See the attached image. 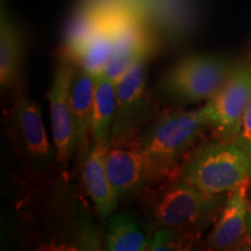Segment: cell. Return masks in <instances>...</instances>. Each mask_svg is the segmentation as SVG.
Here are the masks:
<instances>
[{"instance_id":"cell-1","label":"cell","mask_w":251,"mask_h":251,"mask_svg":"<svg viewBox=\"0 0 251 251\" xmlns=\"http://www.w3.org/2000/svg\"><path fill=\"white\" fill-rule=\"evenodd\" d=\"M227 198L202 192L180 179L153 191L146 206L153 226L190 235L199 233L220 214Z\"/></svg>"},{"instance_id":"cell-2","label":"cell","mask_w":251,"mask_h":251,"mask_svg":"<svg viewBox=\"0 0 251 251\" xmlns=\"http://www.w3.org/2000/svg\"><path fill=\"white\" fill-rule=\"evenodd\" d=\"M209 127L202 109L169 112L156 118L137 137L152 178L170 172Z\"/></svg>"},{"instance_id":"cell-3","label":"cell","mask_w":251,"mask_h":251,"mask_svg":"<svg viewBox=\"0 0 251 251\" xmlns=\"http://www.w3.org/2000/svg\"><path fill=\"white\" fill-rule=\"evenodd\" d=\"M251 178V155L234 142H211L185 162L181 179L202 192L226 194Z\"/></svg>"},{"instance_id":"cell-4","label":"cell","mask_w":251,"mask_h":251,"mask_svg":"<svg viewBox=\"0 0 251 251\" xmlns=\"http://www.w3.org/2000/svg\"><path fill=\"white\" fill-rule=\"evenodd\" d=\"M237 67L212 55H191L180 59L163 76L158 90L177 105L208 101L227 83Z\"/></svg>"},{"instance_id":"cell-5","label":"cell","mask_w":251,"mask_h":251,"mask_svg":"<svg viewBox=\"0 0 251 251\" xmlns=\"http://www.w3.org/2000/svg\"><path fill=\"white\" fill-rule=\"evenodd\" d=\"M135 64L118 83L117 113L113 122L111 144L129 143L152 115V105L147 91L146 65Z\"/></svg>"},{"instance_id":"cell-6","label":"cell","mask_w":251,"mask_h":251,"mask_svg":"<svg viewBox=\"0 0 251 251\" xmlns=\"http://www.w3.org/2000/svg\"><path fill=\"white\" fill-rule=\"evenodd\" d=\"M250 102L251 67L242 65L201 109L209 127L224 139H235Z\"/></svg>"},{"instance_id":"cell-7","label":"cell","mask_w":251,"mask_h":251,"mask_svg":"<svg viewBox=\"0 0 251 251\" xmlns=\"http://www.w3.org/2000/svg\"><path fill=\"white\" fill-rule=\"evenodd\" d=\"M11 121L15 141L27 161L40 170L48 168L57 152L47 136L40 106L20 94L13 106Z\"/></svg>"},{"instance_id":"cell-8","label":"cell","mask_w":251,"mask_h":251,"mask_svg":"<svg viewBox=\"0 0 251 251\" xmlns=\"http://www.w3.org/2000/svg\"><path fill=\"white\" fill-rule=\"evenodd\" d=\"M75 69L76 67L70 59L62 61L55 71L49 94L52 136L57 152L56 158L61 163H67L77 149L70 103V90Z\"/></svg>"},{"instance_id":"cell-9","label":"cell","mask_w":251,"mask_h":251,"mask_svg":"<svg viewBox=\"0 0 251 251\" xmlns=\"http://www.w3.org/2000/svg\"><path fill=\"white\" fill-rule=\"evenodd\" d=\"M105 162L109 183L118 201L139 194L153 179L148 162L137 146L111 144Z\"/></svg>"},{"instance_id":"cell-10","label":"cell","mask_w":251,"mask_h":251,"mask_svg":"<svg viewBox=\"0 0 251 251\" xmlns=\"http://www.w3.org/2000/svg\"><path fill=\"white\" fill-rule=\"evenodd\" d=\"M248 181L231 191L226 200L219 220L208 237V247L215 250H228L237 247L243 240L247 229Z\"/></svg>"},{"instance_id":"cell-11","label":"cell","mask_w":251,"mask_h":251,"mask_svg":"<svg viewBox=\"0 0 251 251\" xmlns=\"http://www.w3.org/2000/svg\"><path fill=\"white\" fill-rule=\"evenodd\" d=\"M107 150L108 147L92 143L83 164L84 185L102 218H109L118 203L106 171Z\"/></svg>"},{"instance_id":"cell-12","label":"cell","mask_w":251,"mask_h":251,"mask_svg":"<svg viewBox=\"0 0 251 251\" xmlns=\"http://www.w3.org/2000/svg\"><path fill=\"white\" fill-rule=\"evenodd\" d=\"M97 78L98 75L87 71L81 65H78L75 69L70 90V103L76 131L77 149H81L86 146L89 134L92 131Z\"/></svg>"},{"instance_id":"cell-13","label":"cell","mask_w":251,"mask_h":251,"mask_svg":"<svg viewBox=\"0 0 251 251\" xmlns=\"http://www.w3.org/2000/svg\"><path fill=\"white\" fill-rule=\"evenodd\" d=\"M118 84L100 74L94 92L92 134L93 143L109 147L113 122L117 113Z\"/></svg>"},{"instance_id":"cell-14","label":"cell","mask_w":251,"mask_h":251,"mask_svg":"<svg viewBox=\"0 0 251 251\" xmlns=\"http://www.w3.org/2000/svg\"><path fill=\"white\" fill-rule=\"evenodd\" d=\"M23 61V40L17 25L2 8L1 41H0V83L11 87L19 80Z\"/></svg>"},{"instance_id":"cell-15","label":"cell","mask_w":251,"mask_h":251,"mask_svg":"<svg viewBox=\"0 0 251 251\" xmlns=\"http://www.w3.org/2000/svg\"><path fill=\"white\" fill-rule=\"evenodd\" d=\"M151 237L133 216L119 213L109 216L106 248L111 251L149 250Z\"/></svg>"},{"instance_id":"cell-16","label":"cell","mask_w":251,"mask_h":251,"mask_svg":"<svg viewBox=\"0 0 251 251\" xmlns=\"http://www.w3.org/2000/svg\"><path fill=\"white\" fill-rule=\"evenodd\" d=\"M152 51L147 49H134L128 50V51L120 52V54L115 55L114 57L111 59L108 63L107 67L103 70L102 75L114 81V83H119L122 77L134 67L135 64L141 61H147L149 55Z\"/></svg>"},{"instance_id":"cell-17","label":"cell","mask_w":251,"mask_h":251,"mask_svg":"<svg viewBox=\"0 0 251 251\" xmlns=\"http://www.w3.org/2000/svg\"><path fill=\"white\" fill-rule=\"evenodd\" d=\"M183 233L168 228H158L152 235L149 250H180L183 249Z\"/></svg>"},{"instance_id":"cell-18","label":"cell","mask_w":251,"mask_h":251,"mask_svg":"<svg viewBox=\"0 0 251 251\" xmlns=\"http://www.w3.org/2000/svg\"><path fill=\"white\" fill-rule=\"evenodd\" d=\"M234 142L251 155V102L243 117L240 133L234 139Z\"/></svg>"},{"instance_id":"cell-19","label":"cell","mask_w":251,"mask_h":251,"mask_svg":"<svg viewBox=\"0 0 251 251\" xmlns=\"http://www.w3.org/2000/svg\"><path fill=\"white\" fill-rule=\"evenodd\" d=\"M236 249L251 251V208L249 209V213H248L246 234H244L243 240L236 247Z\"/></svg>"}]
</instances>
